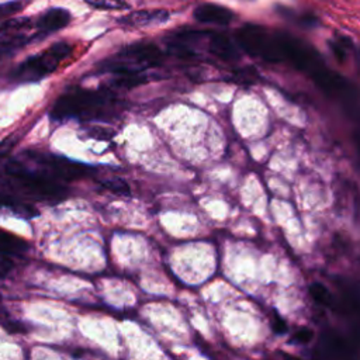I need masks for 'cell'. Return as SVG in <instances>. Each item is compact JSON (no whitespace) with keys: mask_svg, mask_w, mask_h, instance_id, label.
<instances>
[{"mask_svg":"<svg viewBox=\"0 0 360 360\" xmlns=\"http://www.w3.org/2000/svg\"><path fill=\"white\" fill-rule=\"evenodd\" d=\"M312 339V332L307 328H302L300 329L298 332H295V335L292 336L291 342H295V343H307Z\"/></svg>","mask_w":360,"mask_h":360,"instance_id":"obj_19","label":"cell"},{"mask_svg":"<svg viewBox=\"0 0 360 360\" xmlns=\"http://www.w3.org/2000/svg\"><path fill=\"white\" fill-rule=\"evenodd\" d=\"M208 51L226 62L231 60H236L239 58V53L236 51V48L233 46V44L231 42V39L219 32H210L208 34Z\"/></svg>","mask_w":360,"mask_h":360,"instance_id":"obj_10","label":"cell"},{"mask_svg":"<svg viewBox=\"0 0 360 360\" xmlns=\"http://www.w3.org/2000/svg\"><path fill=\"white\" fill-rule=\"evenodd\" d=\"M25 155L27 158H30L32 162L37 163V166L39 167L38 170L41 173L46 174L53 180L59 179V180L69 181V180L79 179L82 176H87L91 172V167L75 160H69L63 156H55V155L37 152V150H27Z\"/></svg>","mask_w":360,"mask_h":360,"instance_id":"obj_5","label":"cell"},{"mask_svg":"<svg viewBox=\"0 0 360 360\" xmlns=\"http://www.w3.org/2000/svg\"><path fill=\"white\" fill-rule=\"evenodd\" d=\"M31 28L32 21L27 17L7 20L0 25V48L7 51L24 46L34 38V34L30 32Z\"/></svg>","mask_w":360,"mask_h":360,"instance_id":"obj_6","label":"cell"},{"mask_svg":"<svg viewBox=\"0 0 360 360\" xmlns=\"http://www.w3.org/2000/svg\"><path fill=\"white\" fill-rule=\"evenodd\" d=\"M271 328H273V330H274L276 333H285V330H287V325H285L284 319H283L277 312L273 314Z\"/></svg>","mask_w":360,"mask_h":360,"instance_id":"obj_20","label":"cell"},{"mask_svg":"<svg viewBox=\"0 0 360 360\" xmlns=\"http://www.w3.org/2000/svg\"><path fill=\"white\" fill-rule=\"evenodd\" d=\"M163 60L162 51L152 42H135L105 62V70L118 76L142 73L146 68L158 66Z\"/></svg>","mask_w":360,"mask_h":360,"instance_id":"obj_3","label":"cell"},{"mask_svg":"<svg viewBox=\"0 0 360 360\" xmlns=\"http://www.w3.org/2000/svg\"><path fill=\"white\" fill-rule=\"evenodd\" d=\"M15 141H17V138L14 135H11L0 142V160L3 158H6V155L13 149V146L15 145Z\"/></svg>","mask_w":360,"mask_h":360,"instance_id":"obj_18","label":"cell"},{"mask_svg":"<svg viewBox=\"0 0 360 360\" xmlns=\"http://www.w3.org/2000/svg\"><path fill=\"white\" fill-rule=\"evenodd\" d=\"M72 53V45L68 42H55L41 53L30 56L14 70L13 77L17 82H38L52 73L58 65Z\"/></svg>","mask_w":360,"mask_h":360,"instance_id":"obj_4","label":"cell"},{"mask_svg":"<svg viewBox=\"0 0 360 360\" xmlns=\"http://www.w3.org/2000/svg\"><path fill=\"white\" fill-rule=\"evenodd\" d=\"M170 14L167 10L158 8V10H139L127 14L125 17L120 18L121 24L131 25V27H152L160 25L169 20Z\"/></svg>","mask_w":360,"mask_h":360,"instance_id":"obj_7","label":"cell"},{"mask_svg":"<svg viewBox=\"0 0 360 360\" xmlns=\"http://www.w3.org/2000/svg\"><path fill=\"white\" fill-rule=\"evenodd\" d=\"M108 101L107 96L86 89H75L60 96L49 111V115L55 121H63L68 118H91L103 108Z\"/></svg>","mask_w":360,"mask_h":360,"instance_id":"obj_2","label":"cell"},{"mask_svg":"<svg viewBox=\"0 0 360 360\" xmlns=\"http://www.w3.org/2000/svg\"><path fill=\"white\" fill-rule=\"evenodd\" d=\"M28 249V243L15 236L14 233H10L7 231L0 229V257L8 256V255H18Z\"/></svg>","mask_w":360,"mask_h":360,"instance_id":"obj_12","label":"cell"},{"mask_svg":"<svg viewBox=\"0 0 360 360\" xmlns=\"http://www.w3.org/2000/svg\"><path fill=\"white\" fill-rule=\"evenodd\" d=\"M309 294L311 297L319 302L321 305H330L332 304V294L329 292V290L321 284V283H314L309 285Z\"/></svg>","mask_w":360,"mask_h":360,"instance_id":"obj_13","label":"cell"},{"mask_svg":"<svg viewBox=\"0 0 360 360\" xmlns=\"http://www.w3.org/2000/svg\"><path fill=\"white\" fill-rule=\"evenodd\" d=\"M193 15L198 22L208 24H228L233 18L232 10L212 3L200 4L198 7H195Z\"/></svg>","mask_w":360,"mask_h":360,"instance_id":"obj_8","label":"cell"},{"mask_svg":"<svg viewBox=\"0 0 360 360\" xmlns=\"http://www.w3.org/2000/svg\"><path fill=\"white\" fill-rule=\"evenodd\" d=\"M148 77L142 73H135V75H124V76H118V79L115 80V83L118 86H122V87H134V86H138L143 82H146Z\"/></svg>","mask_w":360,"mask_h":360,"instance_id":"obj_15","label":"cell"},{"mask_svg":"<svg viewBox=\"0 0 360 360\" xmlns=\"http://www.w3.org/2000/svg\"><path fill=\"white\" fill-rule=\"evenodd\" d=\"M69 21H70V14L68 10L60 7H53L39 15L37 21V28L41 34H49L66 27Z\"/></svg>","mask_w":360,"mask_h":360,"instance_id":"obj_9","label":"cell"},{"mask_svg":"<svg viewBox=\"0 0 360 360\" xmlns=\"http://www.w3.org/2000/svg\"><path fill=\"white\" fill-rule=\"evenodd\" d=\"M1 174L10 186L35 200L56 204L68 195V190L59 181L48 177L39 170L28 169L20 160L6 162Z\"/></svg>","mask_w":360,"mask_h":360,"instance_id":"obj_1","label":"cell"},{"mask_svg":"<svg viewBox=\"0 0 360 360\" xmlns=\"http://www.w3.org/2000/svg\"><path fill=\"white\" fill-rule=\"evenodd\" d=\"M91 7L94 8H115V10H121V8H128V4L127 3H122V1H87Z\"/></svg>","mask_w":360,"mask_h":360,"instance_id":"obj_17","label":"cell"},{"mask_svg":"<svg viewBox=\"0 0 360 360\" xmlns=\"http://www.w3.org/2000/svg\"><path fill=\"white\" fill-rule=\"evenodd\" d=\"M0 208L8 210L20 217H24V218H32L38 214L32 205L25 204L22 201L14 198L13 195H10L7 193H1V191H0Z\"/></svg>","mask_w":360,"mask_h":360,"instance_id":"obj_11","label":"cell"},{"mask_svg":"<svg viewBox=\"0 0 360 360\" xmlns=\"http://www.w3.org/2000/svg\"><path fill=\"white\" fill-rule=\"evenodd\" d=\"M100 184L103 187H105L107 190L115 193V194H120V195H129L131 190H129V186L125 180L122 179H104V180H100Z\"/></svg>","mask_w":360,"mask_h":360,"instance_id":"obj_14","label":"cell"},{"mask_svg":"<svg viewBox=\"0 0 360 360\" xmlns=\"http://www.w3.org/2000/svg\"><path fill=\"white\" fill-rule=\"evenodd\" d=\"M22 6L24 4L18 3V1H8V3L0 4V20L15 14L17 11H20L22 8Z\"/></svg>","mask_w":360,"mask_h":360,"instance_id":"obj_16","label":"cell"}]
</instances>
